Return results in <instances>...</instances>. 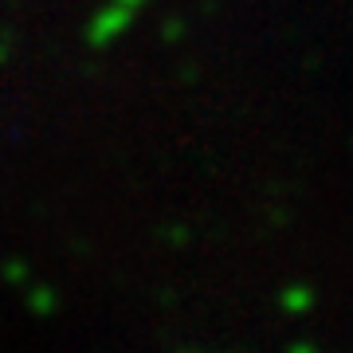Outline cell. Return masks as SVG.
Here are the masks:
<instances>
[{"label":"cell","instance_id":"5b68a950","mask_svg":"<svg viewBox=\"0 0 353 353\" xmlns=\"http://www.w3.org/2000/svg\"><path fill=\"white\" fill-rule=\"evenodd\" d=\"M290 353H318L314 345H290Z\"/></svg>","mask_w":353,"mask_h":353},{"label":"cell","instance_id":"7a4b0ae2","mask_svg":"<svg viewBox=\"0 0 353 353\" xmlns=\"http://www.w3.org/2000/svg\"><path fill=\"white\" fill-rule=\"evenodd\" d=\"M279 303H283V310H287V314H306V310H310V303H314V290H310V287H287Z\"/></svg>","mask_w":353,"mask_h":353},{"label":"cell","instance_id":"3957f363","mask_svg":"<svg viewBox=\"0 0 353 353\" xmlns=\"http://www.w3.org/2000/svg\"><path fill=\"white\" fill-rule=\"evenodd\" d=\"M32 310H36V314H51V310H55V290H36V294H32Z\"/></svg>","mask_w":353,"mask_h":353},{"label":"cell","instance_id":"6da1fadb","mask_svg":"<svg viewBox=\"0 0 353 353\" xmlns=\"http://www.w3.org/2000/svg\"><path fill=\"white\" fill-rule=\"evenodd\" d=\"M130 24H134V8H126V4H114V0H106L99 12L90 16L87 24V43L90 48H110V43H118V36H126Z\"/></svg>","mask_w":353,"mask_h":353},{"label":"cell","instance_id":"277c9868","mask_svg":"<svg viewBox=\"0 0 353 353\" xmlns=\"http://www.w3.org/2000/svg\"><path fill=\"white\" fill-rule=\"evenodd\" d=\"M114 4H126V8H134V12H138L141 4H150V0H114Z\"/></svg>","mask_w":353,"mask_h":353}]
</instances>
